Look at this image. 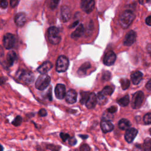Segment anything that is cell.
I'll return each instance as SVG.
<instances>
[{
  "label": "cell",
  "mask_w": 151,
  "mask_h": 151,
  "mask_svg": "<svg viewBox=\"0 0 151 151\" xmlns=\"http://www.w3.org/2000/svg\"><path fill=\"white\" fill-rule=\"evenodd\" d=\"M52 67V63L50 61H47L44 62L41 65H40L38 67L37 71L41 74H45L49 70H50Z\"/></svg>",
  "instance_id": "ac0fdd59"
},
{
  "label": "cell",
  "mask_w": 151,
  "mask_h": 151,
  "mask_svg": "<svg viewBox=\"0 0 151 151\" xmlns=\"http://www.w3.org/2000/svg\"><path fill=\"white\" fill-rule=\"evenodd\" d=\"M8 6V2L6 0H1V7L2 8H6Z\"/></svg>",
  "instance_id": "ab89813d"
},
{
  "label": "cell",
  "mask_w": 151,
  "mask_h": 151,
  "mask_svg": "<svg viewBox=\"0 0 151 151\" xmlns=\"http://www.w3.org/2000/svg\"><path fill=\"white\" fill-rule=\"evenodd\" d=\"M69 66L68 59L64 55H60L56 62V71L58 73L65 71Z\"/></svg>",
  "instance_id": "277c9868"
},
{
  "label": "cell",
  "mask_w": 151,
  "mask_h": 151,
  "mask_svg": "<svg viewBox=\"0 0 151 151\" xmlns=\"http://www.w3.org/2000/svg\"><path fill=\"white\" fill-rule=\"evenodd\" d=\"M18 4V0H10V5L11 7H15Z\"/></svg>",
  "instance_id": "60d3db41"
},
{
  "label": "cell",
  "mask_w": 151,
  "mask_h": 151,
  "mask_svg": "<svg viewBox=\"0 0 151 151\" xmlns=\"http://www.w3.org/2000/svg\"><path fill=\"white\" fill-rule=\"evenodd\" d=\"M22 122V118L20 116H17L12 122V124L15 126H19Z\"/></svg>",
  "instance_id": "4dcf8cb0"
},
{
  "label": "cell",
  "mask_w": 151,
  "mask_h": 151,
  "mask_svg": "<svg viewBox=\"0 0 151 151\" xmlns=\"http://www.w3.org/2000/svg\"><path fill=\"white\" fill-rule=\"evenodd\" d=\"M59 1L60 0H48V4L49 7L51 9H54L57 7Z\"/></svg>",
  "instance_id": "f546056e"
},
{
  "label": "cell",
  "mask_w": 151,
  "mask_h": 151,
  "mask_svg": "<svg viewBox=\"0 0 151 151\" xmlns=\"http://www.w3.org/2000/svg\"><path fill=\"white\" fill-rule=\"evenodd\" d=\"M144 100V94L142 91L136 92L132 97L131 106L133 109H137L140 107Z\"/></svg>",
  "instance_id": "8992f818"
},
{
  "label": "cell",
  "mask_w": 151,
  "mask_h": 151,
  "mask_svg": "<svg viewBox=\"0 0 151 151\" xmlns=\"http://www.w3.org/2000/svg\"><path fill=\"white\" fill-rule=\"evenodd\" d=\"M130 77H131L132 83L136 85V84H138L142 80L143 77V74L140 71H136L132 73Z\"/></svg>",
  "instance_id": "ffe728a7"
},
{
  "label": "cell",
  "mask_w": 151,
  "mask_h": 151,
  "mask_svg": "<svg viewBox=\"0 0 151 151\" xmlns=\"http://www.w3.org/2000/svg\"><path fill=\"white\" fill-rule=\"evenodd\" d=\"M117 102L120 106L125 107L127 106L129 103V97L128 95H126L122 98L117 100Z\"/></svg>",
  "instance_id": "d4e9b609"
},
{
  "label": "cell",
  "mask_w": 151,
  "mask_h": 151,
  "mask_svg": "<svg viewBox=\"0 0 151 151\" xmlns=\"http://www.w3.org/2000/svg\"><path fill=\"white\" fill-rule=\"evenodd\" d=\"M17 59V54L14 51H10L6 55V63L8 66L13 65L14 61Z\"/></svg>",
  "instance_id": "44dd1931"
},
{
  "label": "cell",
  "mask_w": 151,
  "mask_h": 151,
  "mask_svg": "<svg viewBox=\"0 0 151 151\" xmlns=\"http://www.w3.org/2000/svg\"><path fill=\"white\" fill-rule=\"evenodd\" d=\"M15 39L14 35L7 33L6 34L3 38V45L6 49L12 48L15 44Z\"/></svg>",
  "instance_id": "52a82bcc"
},
{
  "label": "cell",
  "mask_w": 151,
  "mask_h": 151,
  "mask_svg": "<svg viewBox=\"0 0 151 151\" xmlns=\"http://www.w3.org/2000/svg\"><path fill=\"white\" fill-rule=\"evenodd\" d=\"M146 2L148 3H151V0H146Z\"/></svg>",
  "instance_id": "7dc6e473"
},
{
  "label": "cell",
  "mask_w": 151,
  "mask_h": 151,
  "mask_svg": "<svg viewBox=\"0 0 151 151\" xmlns=\"http://www.w3.org/2000/svg\"><path fill=\"white\" fill-rule=\"evenodd\" d=\"M17 77L18 79L26 83H31L34 79L32 73L29 71L25 70H18L17 73Z\"/></svg>",
  "instance_id": "5b68a950"
},
{
  "label": "cell",
  "mask_w": 151,
  "mask_h": 151,
  "mask_svg": "<svg viewBox=\"0 0 151 151\" xmlns=\"http://www.w3.org/2000/svg\"><path fill=\"white\" fill-rule=\"evenodd\" d=\"M149 132H150V134H151V128H150V129H149Z\"/></svg>",
  "instance_id": "681fc988"
},
{
  "label": "cell",
  "mask_w": 151,
  "mask_h": 151,
  "mask_svg": "<svg viewBox=\"0 0 151 151\" xmlns=\"http://www.w3.org/2000/svg\"><path fill=\"white\" fill-rule=\"evenodd\" d=\"M47 148L52 151H59L60 147L58 146H55L53 145H49L47 146Z\"/></svg>",
  "instance_id": "e575fe53"
},
{
  "label": "cell",
  "mask_w": 151,
  "mask_h": 151,
  "mask_svg": "<svg viewBox=\"0 0 151 151\" xmlns=\"http://www.w3.org/2000/svg\"><path fill=\"white\" fill-rule=\"evenodd\" d=\"M55 95L58 99H63L65 97V87L63 84H58L55 87Z\"/></svg>",
  "instance_id": "7c38bea8"
},
{
  "label": "cell",
  "mask_w": 151,
  "mask_h": 151,
  "mask_svg": "<svg viewBox=\"0 0 151 151\" xmlns=\"http://www.w3.org/2000/svg\"><path fill=\"white\" fill-rule=\"evenodd\" d=\"M116 59V55L113 51H107L103 58V63L107 66L113 65Z\"/></svg>",
  "instance_id": "9c48e42d"
},
{
  "label": "cell",
  "mask_w": 151,
  "mask_h": 151,
  "mask_svg": "<svg viewBox=\"0 0 151 151\" xmlns=\"http://www.w3.org/2000/svg\"><path fill=\"white\" fill-rule=\"evenodd\" d=\"M114 89V88L112 86H106L101 91H100V93L104 96H111L113 93Z\"/></svg>",
  "instance_id": "cb8c5ba5"
},
{
  "label": "cell",
  "mask_w": 151,
  "mask_h": 151,
  "mask_svg": "<svg viewBox=\"0 0 151 151\" xmlns=\"http://www.w3.org/2000/svg\"><path fill=\"white\" fill-rule=\"evenodd\" d=\"M111 77V74L109 71H106L103 73L102 75V80L104 81H107L109 80H110Z\"/></svg>",
  "instance_id": "d6a6232c"
},
{
  "label": "cell",
  "mask_w": 151,
  "mask_h": 151,
  "mask_svg": "<svg viewBox=\"0 0 151 151\" xmlns=\"http://www.w3.org/2000/svg\"><path fill=\"white\" fill-rule=\"evenodd\" d=\"M145 151H151V138H146L143 142Z\"/></svg>",
  "instance_id": "484cf974"
},
{
  "label": "cell",
  "mask_w": 151,
  "mask_h": 151,
  "mask_svg": "<svg viewBox=\"0 0 151 151\" xmlns=\"http://www.w3.org/2000/svg\"><path fill=\"white\" fill-rule=\"evenodd\" d=\"M145 22L146 24L149 25V26H151V15L147 17L146 19H145Z\"/></svg>",
  "instance_id": "b9f144b4"
},
{
  "label": "cell",
  "mask_w": 151,
  "mask_h": 151,
  "mask_svg": "<svg viewBox=\"0 0 151 151\" xmlns=\"http://www.w3.org/2000/svg\"><path fill=\"white\" fill-rule=\"evenodd\" d=\"M50 81L51 78L49 76L46 74H41L36 80L35 87L40 90H43L49 86Z\"/></svg>",
  "instance_id": "3957f363"
},
{
  "label": "cell",
  "mask_w": 151,
  "mask_h": 151,
  "mask_svg": "<svg viewBox=\"0 0 151 151\" xmlns=\"http://www.w3.org/2000/svg\"><path fill=\"white\" fill-rule=\"evenodd\" d=\"M137 130L134 128H129L126 130L124 134V138L128 143H132L137 134Z\"/></svg>",
  "instance_id": "5bb4252c"
},
{
  "label": "cell",
  "mask_w": 151,
  "mask_h": 151,
  "mask_svg": "<svg viewBox=\"0 0 151 151\" xmlns=\"http://www.w3.org/2000/svg\"><path fill=\"white\" fill-rule=\"evenodd\" d=\"M136 33L134 31H129L125 35L123 40V44L126 46L132 45L136 41Z\"/></svg>",
  "instance_id": "30bf717a"
},
{
  "label": "cell",
  "mask_w": 151,
  "mask_h": 151,
  "mask_svg": "<svg viewBox=\"0 0 151 151\" xmlns=\"http://www.w3.org/2000/svg\"><path fill=\"white\" fill-rule=\"evenodd\" d=\"M134 14L131 11L126 10L124 11L119 18V23L121 27L124 29L128 28L134 20Z\"/></svg>",
  "instance_id": "6da1fadb"
},
{
  "label": "cell",
  "mask_w": 151,
  "mask_h": 151,
  "mask_svg": "<svg viewBox=\"0 0 151 151\" xmlns=\"http://www.w3.org/2000/svg\"><path fill=\"white\" fill-rule=\"evenodd\" d=\"M94 5L95 2L94 0H81V8L87 14H89L93 11Z\"/></svg>",
  "instance_id": "ba28073f"
},
{
  "label": "cell",
  "mask_w": 151,
  "mask_h": 151,
  "mask_svg": "<svg viewBox=\"0 0 151 151\" xmlns=\"http://www.w3.org/2000/svg\"><path fill=\"white\" fill-rule=\"evenodd\" d=\"M90 93L89 92H81V98L80 99V103L82 104H86L87 100H88V98L89 97V95H90Z\"/></svg>",
  "instance_id": "4316f807"
},
{
  "label": "cell",
  "mask_w": 151,
  "mask_h": 151,
  "mask_svg": "<svg viewBox=\"0 0 151 151\" xmlns=\"http://www.w3.org/2000/svg\"><path fill=\"white\" fill-rule=\"evenodd\" d=\"M91 67V64L89 62H86L84 63H83L78 68L77 73L80 74V75H83V74H85L87 72V71Z\"/></svg>",
  "instance_id": "603a6c76"
},
{
  "label": "cell",
  "mask_w": 151,
  "mask_h": 151,
  "mask_svg": "<svg viewBox=\"0 0 151 151\" xmlns=\"http://www.w3.org/2000/svg\"><path fill=\"white\" fill-rule=\"evenodd\" d=\"M78 23V21H76V22H74L73 24V25H70V28H73V27H75L77 25V24Z\"/></svg>",
  "instance_id": "bcb514c9"
},
{
  "label": "cell",
  "mask_w": 151,
  "mask_h": 151,
  "mask_svg": "<svg viewBox=\"0 0 151 151\" xmlns=\"http://www.w3.org/2000/svg\"><path fill=\"white\" fill-rule=\"evenodd\" d=\"M79 137H80L83 139H86L87 138H88V135H86V134H80Z\"/></svg>",
  "instance_id": "f6af8a7d"
},
{
  "label": "cell",
  "mask_w": 151,
  "mask_h": 151,
  "mask_svg": "<svg viewBox=\"0 0 151 151\" xmlns=\"http://www.w3.org/2000/svg\"><path fill=\"white\" fill-rule=\"evenodd\" d=\"M80 151H90V147L87 144L83 143L80 147Z\"/></svg>",
  "instance_id": "836d02e7"
},
{
  "label": "cell",
  "mask_w": 151,
  "mask_h": 151,
  "mask_svg": "<svg viewBox=\"0 0 151 151\" xmlns=\"http://www.w3.org/2000/svg\"><path fill=\"white\" fill-rule=\"evenodd\" d=\"M146 49H147V51L148 53L149 54V55H150V57H151V43L147 45Z\"/></svg>",
  "instance_id": "ee69618b"
},
{
  "label": "cell",
  "mask_w": 151,
  "mask_h": 151,
  "mask_svg": "<svg viewBox=\"0 0 151 151\" xmlns=\"http://www.w3.org/2000/svg\"><path fill=\"white\" fill-rule=\"evenodd\" d=\"M120 84L123 90H126L130 86V81L127 78H122L120 80Z\"/></svg>",
  "instance_id": "83f0119b"
},
{
  "label": "cell",
  "mask_w": 151,
  "mask_h": 151,
  "mask_svg": "<svg viewBox=\"0 0 151 151\" xmlns=\"http://www.w3.org/2000/svg\"><path fill=\"white\" fill-rule=\"evenodd\" d=\"M146 88L149 90H151V79H150L146 83Z\"/></svg>",
  "instance_id": "7bdbcfd3"
},
{
  "label": "cell",
  "mask_w": 151,
  "mask_h": 151,
  "mask_svg": "<svg viewBox=\"0 0 151 151\" xmlns=\"http://www.w3.org/2000/svg\"><path fill=\"white\" fill-rule=\"evenodd\" d=\"M144 123L146 124H151V113L146 114L143 117Z\"/></svg>",
  "instance_id": "1f68e13d"
},
{
  "label": "cell",
  "mask_w": 151,
  "mask_h": 151,
  "mask_svg": "<svg viewBox=\"0 0 151 151\" xmlns=\"http://www.w3.org/2000/svg\"><path fill=\"white\" fill-rule=\"evenodd\" d=\"M117 107L116 106H111L110 107H109V109H107V111L108 112L113 114V113H115L117 111Z\"/></svg>",
  "instance_id": "74e56055"
},
{
  "label": "cell",
  "mask_w": 151,
  "mask_h": 151,
  "mask_svg": "<svg viewBox=\"0 0 151 151\" xmlns=\"http://www.w3.org/2000/svg\"><path fill=\"white\" fill-rule=\"evenodd\" d=\"M100 127L103 132L106 133L112 131L114 128V126L110 120L104 119L100 122Z\"/></svg>",
  "instance_id": "4fadbf2b"
},
{
  "label": "cell",
  "mask_w": 151,
  "mask_h": 151,
  "mask_svg": "<svg viewBox=\"0 0 151 151\" xmlns=\"http://www.w3.org/2000/svg\"><path fill=\"white\" fill-rule=\"evenodd\" d=\"M60 136L63 142H65L68 139L70 138L69 134L68 133H60Z\"/></svg>",
  "instance_id": "d590c367"
},
{
  "label": "cell",
  "mask_w": 151,
  "mask_h": 151,
  "mask_svg": "<svg viewBox=\"0 0 151 151\" xmlns=\"http://www.w3.org/2000/svg\"><path fill=\"white\" fill-rule=\"evenodd\" d=\"M1 151H3V147L2 145H1Z\"/></svg>",
  "instance_id": "c3c4849f"
},
{
  "label": "cell",
  "mask_w": 151,
  "mask_h": 151,
  "mask_svg": "<svg viewBox=\"0 0 151 151\" xmlns=\"http://www.w3.org/2000/svg\"><path fill=\"white\" fill-rule=\"evenodd\" d=\"M38 114L41 117H44V116H47V112L45 109H41L38 111Z\"/></svg>",
  "instance_id": "f35d334b"
},
{
  "label": "cell",
  "mask_w": 151,
  "mask_h": 151,
  "mask_svg": "<svg viewBox=\"0 0 151 151\" xmlns=\"http://www.w3.org/2000/svg\"><path fill=\"white\" fill-rule=\"evenodd\" d=\"M97 103V96L94 93H90L86 106L88 109H93Z\"/></svg>",
  "instance_id": "e0dca14e"
},
{
  "label": "cell",
  "mask_w": 151,
  "mask_h": 151,
  "mask_svg": "<svg viewBox=\"0 0 151 151\" xmlns=\"http://www.w3.org/2000/svg\"><path fill=\"white\" fill-rule=\"evenodd\" d=\"M84 32V28L83 25L80 24L78 26V27L76 28V29L71 34V37L74 40H77L78 38H80L81 36L83 35Z\"/></svg>",
  "instance_id": "d6986e66"
},
{
  "label": "cell",
  "mask_w": 151,
  "mask_h": 151,
  "mask_svg": "<svg viewBox=\"0 0 151 151\" xmlns=\"http://www.w3.org/2000/svg\"><path fill=\"white\" fill-rule=\"evenodd\" d=\"M71 17V11L68 6L63 5L61 8L60 11V18L61 20L64 22H67Z\"/></svg>",
  "instance_id": "8fae6325"
},
{
  "label": "cell",
  "mask_w": 151,
  "mask_h": 151,
  "mask_svg": "<svg viewBox=\"0 0 151 151\" xmlns=\"http://www.w3.org/2000/svg\"><path fill=\"white\" fill-rule=\"evenodd\" d=\"M119 127L122 130H127L131 126V123L126 119H122L118 123Z\"/></svg>",
  "instance_id": "7402d4cb"
},
{
  "label": "cell",
  "mask_w": 151,
  "mask_h": 151,
  "mask_svg": "<svg viewBox=\"0 0 151 151\" xmlns=\"http://www.w3.org/2000/svg\"><path fill=\"white\" fill-rule=\"evenodd\" d=\"M77 143V139L74 137H70L68 139V143L71 146H74Z\"/></svg>",
  "instance_id": "8d00e7d4"
},
{
  "label": "cell",
  "mask_w": 151,
  "mask_h": 151,
  "mask_svg": "<svg viewBox=\"0 0 151 151\" xmlns=\"http://www.w3.org/2000/svg\"><path fill=\"white\" fill-rule=\"evenodd\" d=\"M97 99L99 100V103L100 105H103L104 104L106 103L107 101V98L106 96H103V94H101L100 92L98 93L97 94Z\"/></svg>",
  "instance_id": "f1b7e54d"
},
{
  "label": "cell",
  "mask_w": 151,
  "mask_h": 151,
  "mask_svg": "<svg viewBox=\"0 0 151 151\" xmlns=\"http://www.w3.org/2000/svg\"><path fill=\"white\" fill-rule=\"evenodd\" d=\"M14 22L18 27H22L26 22V16L24 13L19 12L15 15L14 17Z\"/></svg>",
  "instance_id": "2e32d148"
},
{
  "label": "cell",
  "mask_w": 151,
  "mask_h": 151,
  "mask_svg": "<svg viewBox=\"0 0 151 151\" xmlns=\"http://www.w3.org/2000/svg\"><path fill=\"white\" fill-rule=\"evenodd\" d=\"M47 37L49 42L53 45L59 44L61 41L60 31L56 27H51L48 29Z\"/></svg>",
  "instance_id": "7a4b0ae2"
},
{
  "label": "cell",
  "mask_w": 151,
  "mask_h": 151,
  "mask_svg": "<svg viewBox=\"0 0 151 151\" xmlns=\"http://www.w3.org/2000/svg\"><path fill=\"white\" fill-rule=\"evenodd\" d=\"M77 93L74 89L69 90L65 95V100L70 104H73L77 101Z\"/></svg>",
  "instance_id": "9a60e30c"
}]
</instances>
